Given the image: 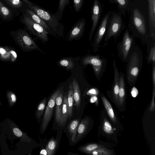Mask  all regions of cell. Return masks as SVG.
Wrapping results in <instances>:
<instances>
[{
	"label": "cell",
	"mask_w": 155,
	"mask_h": 155,
	"mask_svg": "<svg viewBox=\"0 0 155 155\" xmlns=\"http://www.w3.org/2000/svg\"><path fill=\"white\" fill-rule=\"evenodd\" d=\"M10 33L15 43L23 51L38 50L43 52L26 30L19 28L15 31H11Z\"/></svg>",
	"instance_id": "1"
},
{
	"label": "cell",
	"mask_w": 155,
	"mask_h": 155,
	"mask_svg": "<svg viewBox=\"0 0 155 155\" xmlns=\"http://www.w3.org/2000/svg\"><path fill=\"white\" fill-rule=\"evenodd\" d=\"M27 5L29 9L39 15L54 32L57 34L63 32L64 26L54 14L33 3L31 5Z\"/></svg>",
	"instance_id": "2"
},
{
	"label": "cell",
	"mask_w": 155,
	"mask_h": 155,
	"mask_svg": "<svg viewBox=\"0 0 155 155\" xmlns=\"http://www.w3.org/2000/svg\"><path fill=\"white\" fill-rule=\"evenodd\" d=\"M21 19L22 23L31 34L42 42H45L48 41V32L43 27L33 21L26 14L21 17Z\"/></svg>",
	"instance_id": "3"
},
{
	"label": "cell",
	"mask_w": 155,
	"mask_h": 155,
	"mask_svg": "<svg viewBox=\"0 0 155 155\" xmlns=\"http://www.w3.org/2000/svg\"><path fill=\"white\" fill-rule=\"evenodd\" d=\"M61 89L57 90L50 98L45 111L41 126V133L45 131L52 117L56 98Z\"/></svg>",
	"instance_id": "4"
},
{
	"label": "cell",
	"mask_w": 155,
	"mask_h": 155,
	"mask_svg": "<svg viewBox=\"0 0 155 155\" xmlns=\"http://www.w3.org/2000/svg\"><path fill=\"white\" fill-rule=\"evenodd\" d=\"M140 69V59L138 54L134 52L130 59L127 70V79L130 82H134L137 79Z\"/></svg>",
	"instance_id": "5"
},
{
	"label": "cell",
	"mask_w": 155,
	"mask_h": 155,
	"mask_svg": "<svg viewBox=\"0 0 155 155\" xmlns=\"http://www.w3.org/2000/svg\"><path fill=\"white\" fill-rule=\"evenodd\" d=\"M102 11V5L98 0H94L91 8V20L92 27L89 34V39L91 40L92 37L100 19Z\"/></svg>",
	"instance_id": "6"
},
{
	"label": "cell",
	"mask_w": 155,
	"mask_h": 155,
	"mask_svg": "<svg viewBox=\"0 0 155 155\" xmlns=\"http://www.w3.org/2000/svg\"><path fill=\"white\" fill-rule=\"evenodd\" d=\"M123 25L121 16L118 14H113L108 30L106 40L118 34Z\"/></svg>",
	"instance_id": "7"
},
{
	"label": "cell",
	"mask_w": 155,
	"mask_h": 155,
	"mask_svg": "<svg viewBox=\"0 0 155 155\" xmlns=\"http://www.w3.org/2000/svg\"><path fill=\"white\" fill-rule=\"evenodd\" d=\"M86 25L85 20L82 18L76 22L70 31L68 41L80 38L84 34Z\"/></svg>",
	"instance_id": "8"
},
{
	"label": "cell",
	"mask_w": 155,
	"mask_h": 155,
	"mask_svg": "<svg viewBox=\"0 0 155 155\" xmlns=\"http://www.w3.org/2000/svg\"><path fill=\"white\" fill-rule=\"evenodd\" d=\"M83 64L87 65H91L96 76L98 77L100 75L103 65V61L98 56H87L83 59Z\"/></svg>",
	"instance_id": "9"
},
{
	"label": "cell",
	"mask_w": 155,
	"mask_h": 155,
	"mask_svg": "<svg viewBox=\"0 0 155 155\" xmlns=\"http://www.w3.org/2000/svg\"><path fill=\"white\" fill-rule=\"evenodd\" d=\"M133 20L134 24L138 32L145 35L147 32L145 19L142 14L137 8L134 10Z\"/></svg>",
	"instance_id": "10"
},
{
	"label": "cell",
	"mask_w": 155,
	"mask_h": 155,
	"mask_svg": "<svg viewBox=\"0 0 155 155\" xmlns=\"http://www.w3.org/2000/svg\"><path fill=\"white\" fill-rule=\"evenodd\" d=\"M111 14L108 12L102 18L97 32L93 45L94 48H97L99 45L105 33L108 21Z\"/></svg>",
	"instance_id": "11"
},
{
	"label": "cell",
	"mask_w": 155,
	"mask_h": 155,
	"mask_svg": "<svg viewBox=\"0 0 155 155\" xmlns=\"http://www.w3.org/2000/svg\"><path fill=\"white\" fill-rule=\"evenodd\" d=\"M7 121L12 133L15 136L19 138L21 141L28 143L31 142V139L26 133L24 132L13 121L9 119H8Z\"/></svg>",
	"instance_id": "12"
},
{
	"label": "cell",
	"mask_w": 155,
	"mask_h": 155,
	"mask_svg": "<svg viewBox=\"0 0 155 155\" xmlns=\"http://www.w3.org/2000/svg\"><path fill=\"white\" fill-rule=\"evenodd\" d=\"M148 14L150 36L155 37V0H148Z\"/></svg>",
	"instance_id": "13"
},
{
	"label": "cell",
	"mask_w": 155,
	"mask_h": 155,
	"mask_svg": "<svg viewBox=\"0 0 155 155\" xmlns=\"http://www.w3.org/2000/svg\"><path fill=\"white\" fill-rule=\"evenodd\" d=\"M61 90L55 101V119L58 125L61 126V117L62 107L63 94Z\"/></svg>",
	"instance_id": "14"
},
{
	"label": "cell",
	"mask_w": 155,
	"mask_h": 155,
	"mask_svg": "<svg viewBox=\"0 0 155 155\" xmlns=\"http://www.w3.org/2000/svg\"><path fill=\"white\" fill-rule=\"evenodd\" d=\"M33 21L43 27L48 32L53 34L54 31L52 30L45 21L37 14L28 7L25 11V13Z\"/></svg>",
	"instance_id": "15"
},
{
	"label": "cell",
	"mask_w": 155,
	"mask_h": 155,
	"mask_svg": "<svg viewBox=\"0 0 155 155\" xmlns=\"http://www.w3.org/2000/svg\"><path fill=\"white\" fill-rule=\"evenodd\" d=\"M132 38L130 37L128 31L124 33L120 47L121 51L124 58H126L131 48Z\"/></svg>",
	"instance_id": "16"
},
{
	"label": "cell",
	"mask_w": 155,
	"mask_h": 155,
	"mask_svg": "<svg viewBox=\"0 0 155 155\" xmlns=\"http://www.w3.org/2000/svg\"><path fill=\"white\" fill-rule=\"evenodd\" d=\"M114 70V85L113 89V97L115 102L118 104V94L119 88V73L116 63L114 61L113 62Z\"/></svg>",
	"instance_id": "17"
},
{
	"label": "cell",
	"mask_w": 155,
	"mask_h": 155,
	"mask_svg": "<svg viewBox=\"0 0 155 155\" xmlns=\"http://www.w3.org/2000/svg\"><path fill=\"white\" fill-rule=\"evenodd\" d=\"M89 124V120L88 118L83 119L79 124L77 130L74 142H77L86 133Z\"/></svg>",
	"instance_id": "18"
},
{
	"label": "cell",
	"mask_w": 155,
	"mask_h": 155,
	"mask_svg": "<svg viewBox=\"0 0 155 155\" xmlns=\"http://www.w3.org/2000/svg\"><path fill=\"white\" fill-rule=\"evenodd\" d=\"M72 84L74 100L76 108L78 110L80 107L81 101V95L80 87L77 81L75 78H73V79Z\"/></svg>",
	"instance_id": "19"
},
{
	"label": "cell",
	"mask_w": 155,
	"mask_h": 155,
	"mask_svg": "<svg viewBox=\"0 0 155 155\" xmlns=\"http://www.w3.org/2000/svg\"><path fill=\"white\" fill-rule=\"evenodd\" d=\"M68 114V96L65 95L63 97L62 107L61 112V126H64L67 122Z\"/></svg>",
	"instance_id": "20"
},
{
	"label": "cell",
	"mask_w": 155,
	"mask_h": 155,
	"mask_svg": "<svg viewBox=\"0 0 155 155\" xmlns=\"http://www.w3.org/2000/svg\"><path fill=\"white\" fill-rule=\"evenodd\" d=\"M79 122V119L73 120L69 123L67 127L71 140L73 143L74 142Z\"/></svg>",
	"instance_id": "21"
},
{
	"label": "cell",
	"mask_w": 155,
	"mask_h": 155,
	"mask_svg": "<svg viewBox=\"0 0 155 155\" xmlns=\"http://www.w3.org/2000/svg\"><path fill=\"white\" fill-rule=\"evenodd\" d=\"M10 46L0 45V60L4 62H10L11 59Z\"/></svg>",
	"instance_id": "22"
},
{
	"label": "cell",
	"mask_w": 155,
	"mask_h": 155,
	"mask_svg": "<svg viewBox=\"0 0 155 155\" xmlns=\"http://www.w3.org/2000/svg\"><path fill=\"white\" fill-rule=\"evenodd\" d=\"M68 101V118L71 119L72 116V110L74 102V93L72 84H71L69 87Z\"/></svg>",
	"instance_id": "23"
},
{
	"label": "cell",
	"mask_w": 155,
	"mask_h": 155,
	"mask_svg": "<svg viewBox=\"0 0 155 155\" xmlns=\"http://www.w3.org/2000/svg\"><path fill=\"white\" fill-rule=\"evenodd\" d=\"M101 98L109 116L112 121L116 123L117 122V120L110 104L104 96L102 95Z\"/></svg>",
	"instance_id": "24"
},
{
	"label": "cell",
	"mask_w": 155,
	"mask_h": 155,
	"mask_svg": "<svg viewBox=\"0 0 155 155\" xmlns=\"http://www.w3.org/2000/svg\"><path fill=\"white\" fill-rule=\"evenodd\" d=\"M119 85L118 104L121 106L124 103L125 94L124 79L122 76L119 78Z\"/></svg>",
	"instance_id": "25"
},
{
	"label": "cell",
	"mask_w": 155,
	"mask_h": 155,
	"mask_svg": "<svg viewBox=\"0 0 155 155\" xmlns=\"http://www.w3.org/2000/svg\"><path fill=\"white\" fill-rule=\"evenodd\" d=\"M58 145V140L54 139H51L48 142L46 147L47 155L54 154Z\"/></svg>",
	"instance_id": "26"
},
{
	"label": "cell",
	"mask_w": 155,
	"mask_h": 155,
	"mask_svg": "<svg viewBox=\"0 0 155 155\" xmlns=\"http://www.w3.org/2000/svg\"><path fill=\"white\" fill-rule=\"evenodd\" d=\"M87 154L93 155H111L113 154V152L104 147L90 151Z\"/></svg>",
	"instance_id": "27"
},
{
	"label": "cell",
	"mask_w": 155,
	"mask_h": 155,
	"mask_svg": "<svg viewBox=\"0 0 155 155\" xmlns=\"http://www.w3.org/2000/svg\"><path fill=\"white\" fill-rule=\"evenodd\" d=\"M6 95L9 106L10 108H12L17 102V96L13 91L9 90L7 91Z\"/></svg>",
	"instance_id": "28"
},
{
	"label": "cell",
	"mask_w": 155,
	"mask_h": 155,
	"mask_svg": "<svg viewBox=\"0 0 155 155\" xmlns=\"http://www.w3.org/2000/svg\"><path fill=\"white\" fill-rule=\"evenodd\" d=\"M58 64L60 66L64 67L68 70L73 69L74 66V64L72 60L69 58L61 59L58 61Z\"/></svg>",
	"instance_id": "29"
},
{
	"label": "cell",
	"mask_w": 155,
	"mask_h": 155,
	"mask_svg": "<svg viewBox=\"0 0 155 155\" xmlns=\"http://www.w3.org/2000/svg\"><path fill=\"white\" fill-rule=\"evenodd\" d=\"M104 147V146L97 143H92L81 147L78 149L82 152L87 153L90 151Z\"/></svg>",
	"instance_id": "30"
},
{
	"label": "cell",
	"mask_w": 155,
	"mask_h": 155,
	"mask_svg": "<svg viewBox=\"0 0 155 155\" xmlns=\"http://www.w3.org/2000/svg\"><path fill=\"white\" fill-rule=\"evenodd\" d=\"M10 10L0 1V15L5 19H8L11 16Z\"/></svg>",
	"instance_id": "31"
},
{
	"label": "cell",
	"mask_w": 155,
	"mask_h": 155,
	"mask_svg": "<svg viewBox=\"0 0 155 155\" xmlns=\"http://www.w3.org/2000/svg\"><path fill=\"white\" fill-rule=\"evenodd\" d=\"M46 102V99L44 98L38 105L36 112V116L37 119L41 118L45 110Z\"/></svg>",
	"instance_id": "32"
},
{
	"label": "cell",
	"mask_w": 155,
	"mask_h": 155,
	"mask_svg": "<svg viewBox=\"0 0 155 155\" xmlns=\"http://www.w3.org/2000/svg\"><path fill=\"white\" fill-rule=\"evenodd\" d=\"M103 128L104 132L107 134H112L114 133V130L112 126L105 118L104 120Z\"/></svg>",
	"instance_id": "33"
},
{
	"label": "cell",
	"mask_w": 155,
	"mask_h": 155,
	"mask_svg": "<svg viewBox=\"0 0 155 155\" xmlns=\"http://www.w3.org/2000/svg\"><path fill=\"white\" fill-rule=\"evenodd\" d=\"M74 8L76 12H78L82 9L84 0H72Z\"/></svg>",
	"instance_id": "34"
},
{
	"label": "cell",
	"mask_w": 155,
	"mask_h": 155,
	"mask_svg": "<svg viewBox=\"0 0 155 155\" xmlns=\"http://www.w3.org/2000/svg\"><path fill=\"white\" fill-rule=\"evenodd\" d=\"M8 5L14 8H18L21 7L23 3L20 0H4Z\"/></svg>",
	"instance_id": "35"
},
{
	"label": "cell",
	"mask_w": 155,
	"mask_h": 155,
	"mask_svg": "<svg viewBox=\"0 0 155 155\" xmlns=\"http://www.w3.org/2000/svg\"><path fill=\"white\" fill-rule=\"evenodd\" d=\"M155 43L151 48L148 58V62L149 63L152 61L153 63H155Z\"/></svg>",
	"instance_id": "36"
},
{
	"label": "cell",
	"mask_w": 155,
	"mask_h": 155,
	"mask_svg": "<svg viewBox=\"0 0 155 155\" xmlns=\"http://www.w3.org/2000/svg\"><path fill=\"white\" fill-rule=\"evenodd\" d=\"M11 59L10 62L12 63L15 62L18 58L17 54L15 48L11 47L10 50Z\"/></svg>",
	"instance_id": "37"
},
{
	"label": "cell",
	"mask_w": 155,
	"mask_h": 155,
	"mask_svg": "<svg viewBox=\"0 0 155 155\" xmlns=\"http://www.w3.org/2000/svg\"><path fill=\"white\" fill-rule=\"evenodd\" d=\"M114 2L117 4L119 7L124 8L126 7L128 3V0H113Z\"/></svg>",
	"instance_id": "38"
},
{
	"label": "cell",
	"mask_w": 155,
	"mask_h": 155,
	"mask_svg": "<svg viewBox=\"0 0 155 155\" xmlns=\"http://www.w3.org/2000/svg\"><path fill=\"white\" fill-rule=\"evenodd\" d=\"M155 94V88H153L152 98L149 110L150 111H153L154 110V99Z\"/></svg>",
	"instance_id": "39"
},
{
	"label": "cell",
	"mask_w": 155,
	"mask_h": 155,
	"mask_svg": "<svg viewBox=\"0 0 155 155\" xmlns=\"http://www.w3.org/2000/svg\"><path fill=\"white\" fill-rule=\"evenodd\" d=\"M138 91L137 89L135 87H134L132 89L131 94L133 97H136L138 94Z\"/></svg>",
	"instance_id": "40"
},
{
	"label": "cell",
	"mask_w": 155,
	"mask_h": 155,
	"mask_svg": "<svg viewBox=\"0 0 155 155\" xmlns=\"http://www.w3.org/2000/svg\"><path fill=\"white\" fill-rule=\"evenodd\" d=\"M97 91L94 89H92L90 90L87 92V94L89 95H96L97 94Z\"/></svg>",
	"instance_id": "41"
},
{
	"label": "cell",
	"mask_w": 155,
	"mask_h": 155,
	"mask_svg": "<svg viewBox=\"0 0 155 155\" xmlns=\"http://www.w3.org/2000/svg\"><path fill=\"white\" fill-rule=\"evenodd\" d=\"M97 101V97L94 95H93L92 96L90 99V102L91 103H94L96 102Z\"/></svg>",
	"instance_id": "42"
},
{
	"label": "cell",
	"mask_w": 155,
	"mask_h": 155,
	"mask_svg": "<svg viewBox=\"0 0 155 155\" xmlns=\"http://www.w3.org/2000/svg\"><path fill=\"white\" fill-rule=\"evenodd\" d=\"M40 155L44 154V155H47V152L46 150L43 149V150H42L40 152Z\"/></svg>",
	"instance_id": "43"
},
{
	"label": "cell",
	"mask_w": 155,
	"mask_h": 155,
	"mask_svg": "<svg viewBox=\"0 0 155 155\" xmlns=\"http://www.w3.org/2000/svg\"><path fill=\"white\" fill-rule=\"evenodd\" d=\"M25 3L27 5H31L33 3L31 2L28 0H21Z\"/></svg>",
	"instance_id": "44"
},
{
	"label": "cell",
	"mask_w": 155,
	"mask_h": 155,
	"mask_svg": "<svg viewBox=\"0 0 155 155\" xmlns=\"http://www.w3.org/2000/svg\"><path fill=\"white\" fill-rule=\"evenodd\" d=\"M2 103L0 101V106L2 105Z\"/></svg>",
	"instance_id": "45"
}]
</instances>
